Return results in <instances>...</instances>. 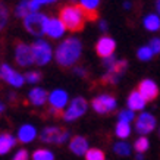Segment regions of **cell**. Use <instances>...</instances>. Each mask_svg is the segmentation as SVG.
I'll list each match as a JSON object with an SVG mask.
<instances>
[{
  "label": "cell",
  "instance_id": "obj_23",
  "mask_svg": "<svg viewBox=\"0 0 160 160\" xmlns=\"http://www.w3.org/2000/svg\"><path fill=\"white\" fill-rule=\"evenodd\" d=\"M85 160H106V154L100 148H88L85 153Z\"/></svg>",
  "mask_w": 160,
  "mask_h": 160
},
{
  "label": "cell",
  "instance_id": "obj_30",
  "mask_svg": "<svg viewBox=\"0 0 160 160\" xmlns=\"http://www.w3.org/2000/svg\"><path fill=\"white\" fill-rule=\"evenodd\" d=\"M137 56H138L140 60H150V59L153 58V52H151V49L148 46H144V47H141V49L138 50Z\"/></svg>",
  "mask_w": 160,
  "mask_h": 160
},
{
  "label": "cell",
  "instance_id": "obj_36",
  "mask_svg": "<svg viewBox=\"0 0 160 160\" xmlns=\"http://www.w3.org/2000/svg\"><path fill=\"white\" fill-rule=\"evenodd\" d=\"M9 100H10V103H12V104H18V102H19V97H18L15 92H10V94H9Z\"/></svg>",
  "mask_w": 160,
  "mask_h": 160
},
{
  "label": "cell",
  "instance_id": "obj_11",
  "mask_svg": "<svg viewBox=\"0 0 160 160\" xmlns=\"http://www.w3.org/2000/svg\"><path fill=\"white\" fill-rule=\"evenodd\" d=\"M115 49H116V43L110 37H102L96 43V53H97L98 58L102 59L110 58L113 52H115Z\"/></svg>",
  "mask_w": 160,
  "mask_h": 160
},
{
  "label": "cell",
  "instance_id": "obj_6",
  "mask_svg": "<svg viewBox=\"0 0 160 160\" xmlns=\"http://www.w3.org/2000/svg\"><path fill=\"white\" fill-rule=\"evenodd\" d=\"M31 50H32V56H34V63L41 66V65H46V63L50 62V59H52V47L44 40H37L31 46Z\"/></svg>",
  "mask_w": 160,
  "mask_h": 160
},
{
  "label": "cell",
  "instance_id": "obj_2",
  "mask_svg": "<svg viewBox=\"0 0 160 160\" xmlns=\"http://www.w3.org/2000/svg\"><path fill=\"white\" fill-rule=\"evenodd\" d=\"M81 50H82V44L78 38L75 37L66 38L56 49V62L63 69L71 68L73 63L78 62L81 56Z\"/></svg>",
  "mask_w": 160,
  "mask_h": 160
},
{
  "label": "cell",
  "instance_id": "obj_39",
  "mask_svg": "<svg viewBox=\"0 0 160 160\" xmlns=\"http://www.w3.org/2000/svg\"><path fill=\"white\" fill-rule=\"evenodd\" d=\"M156 8H157V12L160 13V0H157V3H156Z\"/></svg>",
  "mask_w": 160,
  "mask_h": 160
},
{
  "label": "cell",
  "instance_id": "obj_12",
  "mask_svg": "<svg viewBox=\"0 0 160 160\" xmlns=\"http://www.w3.org/2000/svg\"><path fill=\"white\" fill-rule=\"evenodd\" d=\"M0 78H3L6 82H9L13 87H21L25 81L21 73L15 72L13 69L10 66H8V65H2V68H0Z\"/></svg>",
  "mask_w": 160,
  "mask_h": 160
},
{
  "label": "cell",
  "instance_id": "obj_4",
  "mask_svg": "<svg viewBox=\"0 0 160 160\" xmlns=\"http://www.w3.org/2000/svg\"><path fill=\"white\" fill-rule=\"evenodd\" d=\"M69 131L66 128H59V126H47L44 128L41 134H40V140L47 144H63L65 141L68 140Z\"/></svg>",
  "mask_w": 160,
  "mask_h": 160
},
{
  "label": "cell",
  "instance_id": "obj_10",
  "mask_svg": "<svg viewBox=\"0 0 160 160\" xmlns=\"http://www.w3.org/2000/svg\"><path fill=\"white\" fill-rule=\"evenodd\" d=\"M156 128V118L150 113H141L140 116L135 119V129L141 135L150 134Z\"/></svg>",
  "mask_w": 160,
  "mask_h": 160
},
{
  "label": "cell",
  "instance_id": "obj_28",
  "mask_svg": "<svg viewBox=\"0 0 160 160\" xmlns=\"http://www.w3.org/2000/svg\"><path fill=\"white\" fill-rule=\"evenodd\" d=\"M113 151H115L118 156H129L131 148H129V146H128L126 142H116V144L113 146Z\"/></svg>",
  "mask_w": 160,
  "mask_h": 160
},
{
  "label": "cell",
  "instance_id": "obj_8",
  "mask_svg": "<svg viewBox=\"0 0 160 160\" xmlns=\"http://www.w3.org/2000/svg\"><path fill=\"white\" fill-rule=\"evenodd\" d=\"M91 106L98 115H107L116 109V98L109 94H102L98 97L92 98Z\"/></svg>",
  "mask_w": 160,
  "mask_h": 160
},
{
  "label": "cell",
  "instance_id": "obj_41",
  "mask_svg": "<svg viewBox=\"0 0 160 160\" xmlns=\"http://www.w3.org/2000/svg\"><path fill=\"white\" fill-rule=\"evenodd\" d=\"M159 135H160V131H159Z\"/></svg>",
  "mask_w": 160,
  "mask_h": 160
},
{
  "label": "cell",
  "instance_id": "obj_9",
  "mask_svg": "<svg viewBox=\"0 0 160 160\" xmlns=\"http://www.w3.org/2000/svg\"><path fill=\"white\" fill-rule=\"evenodd\" d=\"M137 91L142 96V98H144L146 102H154L156 98L159 97V87H157V84H156L154 81H151V79H142V81L138 84Z\"/></svg>",
  "mask_w": 160,
  "mask_h": 160
},
{
  "label": "cell",
  "instance_id": "obj_26",
  "mask_svg": "<svg viewBox=\"0 0 160 160\" xmlns=\"http://www.w3.org/2000/svg\"><path fill=\"white\" fill-rule=\"evenodd\" d=\"M148 147H150V142H148V140H147L146 137H140L134 142V148H135L137 153H144V151L148 150Z\"/></svg>",
  "mask_w": 160,
  "mask_h": 160
},
{
  "label": "cell",
  "instance_id": "obj_15",
  "mask_svg": "<svg viewBox=\"0 0 160 160\" xmlns=\"http://www.w3.org/2000/svg\"><path fill=\"white\" fill-rule=\"evenodd\" d=\"M49 100V92L43 88H32L28 94V103L34 106H43Z\"/></svg>",
  "mask_w": 160,
  "mask_h": 160
},
{
  "label": "cell",
  "instance_id": "obj_13",
  "mask_svg": "<svg viewBox=\"0 0 160 160\" xmlns=\"http://www.w3.org/2000/svg\"><path fill=\"white\" fill-rule=\"evenodd\" d=\"M65 25L60 22V19L58 18H50L47 21V25H46V34L52 37V38H59L62 37L63 32H65Z\"/></svg>",
  "mask_w": 160,
  "mask_h": 160
},
{
  "label": "cell",
  "instance_id": "obj_16",
  "mask_svg": "<svg viewBox=\"0 0 160 160\" xmlns=\"http://www.w3.org/2000/svg\"><path fill=\"white\" fill-rule=\"evenodd\" d=\"M49 103L52 107L62 109L63 110L65 104L68 103V94H66V91H63V90H54L49 96Z\"/></svg>",
  "mask_w": 160,
  "mask_h": 160
},
{
  "label": "cell",
  "instance_id": "obj_31",
  "mask_svg": "<svg viewBox=\"0 0 160 160\" xmlns=\"http://www.w3.org/2000/svg\"><path fill=\"white\" fill-rule=\"evenodd\" d=\"M118 118H119V121H121V122H126V123H129L131 121H134V119H135V116H134V112H132V110H126V109H123V110L119 112Z\"/></svg>",
  "mask_w": 160,
  "mask_h": 160
},
{
  "label": "cell",
  "instance_id": "obj_37",
  "mask_svg": "<svg viewBox=\"0 0 160 160\" xmlns=\"http://www.w3.org/2000/svg\"><path fill=\"white\" fill-rule=\"evenodd\" d=\"M35 2L41 6V5H47V3H53V2H56V0H35Z\"/></svg>",
  "mask_w": 160,
  "mask_h": 160
},
{
  "label": "cell",
  "instance_id": "obj_29",
  "mask_svg": "<svg viewBox=\"0 0 160 160\" xmlns=\"http://www.w3.org/2000/svg\"><path fill=\"white\" fill-rule=\"evenodd\" d=\"M41 78H43V73L38 72V71H31V72L25 73L24 79L27 82H31V84H35V82H40L41 81Z\"/></svg>",
  "mask_w": 160,
  "mask_h": 160
},
{
  "label": "cell",
  "instance_id": "obj_32",
  "mask_svg": "<svg viewBox=\"0 0 160 160\" xmlns=\"http://www.w3.org/2000/svg\"><path fill=\"white\" fill-rule=\"evenodd\" d=\"M153 52V54H159L160 53V38H153L150 41V46H148Z\"/></svg>",
  "mask_w": 160,
  "mask_h": 160
},
{
  "label": "cell",
  "instance_id": "obj_35",
  "mask_svg": "<svg viewBox=\"0 0 160 160\" xmlns=\"http://www.w3.org/2000/svg\"><path fill=\"white\" fill-rule=\"evenodd\" d=\"M73 72L77 73V75H79V77H82V78L87 77V72H85V69L84 68H75L73 69Z\"/></svg>",
  "mask_w": 160,
  "mask_h": 160
},
{
  "label": "cell",
  "instance_id": "obj_24",
  "mask_svg": "<svg viewBox=\"0 0 160 160\" xmlns=\"http://www.w3.org/2000/svg\"><path fill=\"white\" fill-rule=\"evenodd\" d=\"M32 159L34 160H54V156L52 151L46 150V148H40V150H35L34 154H32Z\"/></svg>",
  "mask_w": 160,
  "mask_h": 160
},
{
  "label": "cell",
  "instance_id": "obj_1",
  "mask_svg": "<svg viewBox=\"0 0 160 160\" xmlns=\"http://www.w3.org/2000/svg\"><path fill=\"white\" fill-rule=\"evenodd\" d=\"M59 19L71 32H79L88 21V15L81 5H66L59 10Z\"/></svg>",
  "mask_w": 160,
  "mask_h": 160
},
{
  "label": "cell",
  "instance_id": "obj_25",
  "mask_svg": "<svg viewBox=\"0 0 160 160\" xmlns=\"http://www.w3.org/2000/svg\"><path fill=\"white\" fill-rule=\"evenodd\" d=\"M8 21H9V9L3 2H0V31L6 27Z\"/></svg>",
  "mask_w": 160,
  "mask_h": 160
},
{
  "label": "cell",
  "instance_id": "obj_5",
  "mask_svg": "<svg viewBox=\"0 0 160 160\" xmlns=\"http://www.w3.org/2000/svg\"><path fill=\"white\" fill-rule=\"evenodd\" d=\"M87 107H88V103L87 100L84 97H75L71 102V104H69L68 110L63 112V118L62 119H65L66 122H72L75 121V119H78V118H81L87 112Z\"/></svg>",
  "mask_w": 160,
  "mask_h": 160
},
{
  "label": "cell",
  "instance_id": "obj_38",
  "mask_svg": "<svg viewBox=\"0 0 160 160\" xmlns=\"http://www.w3.org/2000/svg\"><path fill=\"white\" fill-rule=\"evenodd\" d=\"M100 28H102V31H103V29L106 31V29H107V25H106V22H102V24H100Z\"/></svg>",
  "mask_w": 160,
  "mask_h": 160
},
{
  "label": "cell",
  "instance_id": "obj_17",
  "mask_svg": "<svg viewBox=\"0 0 160 160\" xmlns=\"http://www.w3.org/2000/svg\"><path fill=\"white\" fill-rule=\"evenodd\" d=\"M79 5L84 8V10L88 15V21H97L98 19V5L100 0H81Z\"/></svg>",
  "mask_w": 160,
  "mask_h": 160
},
{
  "label": "cell",
  "instance_id": "obj_27",
  "mask_svg": "<svg viewBox=\"0 0 160 160\" xmlns=\"http://www.w3.org/2000/svg\"><path fill=\"white\" fill-rule=\"evenodd\" d=\"M28 3H29V0H22L19 5L16 6V9H15V15H16L18 18H25V16L29 13Z\"/></svg>",
  "mask_w": 160,
  "mask_h": 160
},
{
  "label": "cell",
  "instance_id": "obj_22",
  "mask_svg": "<svg viewBox=\"0 0 160 160\" xmlns=\"http://www.w3.org/2000/svg\"><path fill=\"white\" fill-rule=\"evenodd\" d=\"M144 27L148 31H157L160 28V19L157 15H148L144 19Z\"/></svg>",
  "mask_w": 160,
  "mask_h": 160
},
{
  "label": "cell",
  "instance_id": "obj_40",
  "mask_svg": "<svg viewBox=\"0 0 160 160\" xmlns=\"http://www.w3.org/2000/svg\"><path fill=\"white\" fill-rule=\"evenodd\" d=\"M3 109H5V106H3V104H2V103H0V113H2V112H3Z\"/></svg>",
  "mask_w": 160,
  "mask_h": 160
},
{
  "label": "cell",
  "instance_id": "obj_21",
  "mask_svg": "<svg viewBox=\"0 0 160 160\" xmlns=\"http://www.w3.org/2000/svg\"><path fill=\"white\" fill-rule=\"evenodd\" d=\"M115 132H116V135L119 138H128V137L131 135V126L129 123H126V122H118L116 128H115Z\"/></svg>",
  "mask_w": 160,
  "mask_h": 160
},
{
  "label": "cell",
  "instance_id": "obj_34",
  "mask_svg": "<svg viewBox=\"0 0 160 160\" xmlns=\"http://www.w3.org/2000/svg\"><path fill=\"white\" fill-rule=\"evenodd\" d=\"M13 160H28V151L27 150H19L15 154Z\"/></svg>",
  "mask_w": 160,
  "mask_h": 160
},
{
  "label": "cell",
  "instance_id": "obj_19",
  "mask_svg": "<svg viewBox=\"0 0 160 160\" xmlns=\"http://www.w3.org/2000/svg\"><path fill=\"white\" fill-rule=\"evenodd\" d=\"M37 135V131H35V128L32 125H22L19 128V131H18V140L21 142H31V141L35 138Z\"/></svg>",
  "mask_w": 160,
  "mask_h": 160
},
{
  "label": "cell",
  "instance_id": "obj_3",
  "mask_svg": "<svg viewBox=\"0 0 160 160\" xmlns=\"http://www.w3.org/2000/svg\"><path fill=\"white\" fill-rule=\"evenodd\" d=\"M47 21H49V18L46 15L34 12V13H28L24 18V27L29 34L40 37V35H43L46 32Z\"/></svg>",
  "mask_w": 160,
  "mask_h": 160
},
{
  "label": "cell",
  "instance_id": "obj_14",
  "mask_svg": "<svg viewBox=\"0 0 160 160\" xmlns=\"http://www.w3.org/2000/svg\"><path fill=\"white\" fill-rule=\"evenodd\" d=\"M69 148L72 151L73 154L77 156H84L88 150V141L85 137L81 135H75L69 142Z\"/></svg>",
  "mask_w": 160,
  "mask_h": 160
},
{
  "label": "cell",
  "instance_id": "obj_33",
  "mask_svg": "<svg viewBox=\"0 0 160 160\" xmlns=\"http://www.w3.org/2000/svg\"><path fill=\"white\" fill-rule=\"evenodd\" d=\"M115 63H116V59L115 58H106V59H103V66H104V68L106 69H110L112 66H113V65H115Z\"/></svg>",
  "mask_w": 160,
  "mask_h": 160
},
{
  "label": "cell",
  "instance_id": "obj_18",
  "mask_svg": "<svg viewBox=\"0 0 160 160\" xmlns=\"http://www.w3.org/2000/svg\"><path fill=\"white\" fill-rule=\"evenodd\" d=\"M146 100L142 98L140 92L134 90V91L129 92V97H128V107H129V110H142L144 106H146Z\"/></svg>",
  "mask_w": 160,
  "mask_h": 160
},
{
  "label": "cell",
  "instance_id": "obj_7",
  "mask_svg": "<svg viewBox=\"0 0 160 160\" xmlns=\"http://www.w3.org/2000/svg\"><path fill=\"white\" fill-rule=\"evenodd\" d=\"M15 60L22 68H27V66L34 63V56H32L31 47L22 43L21 40L15 41Z\"/></svg>",
  "mask_w": 160,
  "mask_h": 160
},
{
  "label": "cell",
  "instance_id": "obj_20",
  "mask_svg": "<svg viewBox=\"0 0 160 160\" xmlns=\"http://www.w3.org/2000/svg\"><path fill=\"white\" fill-rule=\"evenodd\" d=\"M15 144H16L15 137H12L9 132H3L0 135V154H6Z\"/></svg>",
  "mask_w": 160,
  "mask_h": 160
}]
</instances>
